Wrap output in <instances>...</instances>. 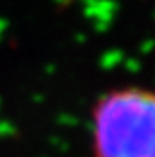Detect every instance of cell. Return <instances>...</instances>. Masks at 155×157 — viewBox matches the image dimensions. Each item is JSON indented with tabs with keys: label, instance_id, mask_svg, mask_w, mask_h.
<instances>
[{
	"label": "cell",
	"instance_id": "obj_2",
	"mask_svg": "<svg viewBox=\"0 0 155 157\" xmlns=\"http://www.w3.org/2000/svg\"><path fill=\"white\" fill-rule=\"evenodd\" d=\"M78 0H60V9H65V7H70L74 6Z\"/></svg>",
	"mask_w": 155,
	"mask_h": 157
},
{
	"label": "cell",
	"instance_id": "obj_1",
	"mask_svg": "<svg viewBox=\"0 0 155 157\" xmlns=\"http://www.w3.org/2000/svg\"><path fill=\"white\" fill-rule=\"evenodd\" d=\"M89 157H155V89H105L89 110Z\"/></svg>",
	"mask_w": 155,
	"mask_h": 157
}]
</instances>
